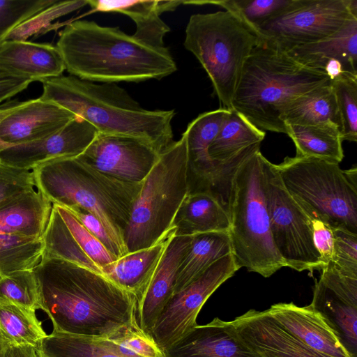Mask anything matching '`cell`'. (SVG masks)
Masks as SVG:
<instances>
[{
	"label": "cell",
	"mask_w": 357,
	"mask_h": 357,
	"mask_svg": "<svg viewBox=\"0 0 357 357\" xmlns=\"http://www.w3.org/2000/svg\"><path fill=\"white\" fill-rule=\"evenodd\" d=\"M33 271L40 309L51 319L53 331L112 338L140 328L137 298L102 274L45 256Z\"/></svg>",
	"instance_id": "obj_1"
},
{
	"label": "cell",
	"mask_w": 357,
	"mask_h": 357,
	"mask_svg": "<svg viewBox=\"0 0 357 357\" xmlns=\"http://www.w3.org/2000/svg\"><path fill=\"white\" fill-rule=\"evenodd\" d=\"M56 46L70 75L93 82L160 79L177 69L165 46L146 45L118 27L93 21L67 24Z\"/></svg>",
	"instance_id": "obj_2"
},
{
	"label": "cell",
	"mask_w": 357,
	"mask_h": 357,
	"mask_svg": "<svg viewBox=\"0 0 357 357\" xmlns=\"http://www.w3.org/2000/svg\"><path fill=\"white\" fill-rule=\"evenodd\" d=\"M40 82L41 99L86 121L98 133L136 137L160 153L174 142V110L146 109L115 83L96 84L73 75Z\"/></svg>",
	"instance_id": "obj_3"
},
{
	"label": "cell",
	"mask_w": 357,
	"mask_h": 357,
	"mask_svg": "<svg viewBox=\"0 0 357 357\" xmlns=\"http://www.w3.org/2000/svg\"><path fill=\"white\" fill-rule=\"evenodd\" d=\"M36 188L52 204L95 215L126 255L123 235L141 184L101 173L76 157L47 161L32 170Z\"/></svg>",
	"instance_id": "obj_4"
},
{
	"label": "cell",
	"mask_w": 357,
	"mask_h": 357,
	"mask_svg": "<svg viewBox=\"0 0 357 357\" xmlns=\"http://www.w3.org/2000/svg\"><path fill=\"white\" fill-rule=\"evenodd\" d=\"M329 82L324 73L299 63L261 40L245 62L231 109L261 130L286 134L280 118L284 105Z\"/></svg>",
	"instance_id": "obj_5"
},
{
	"label": "cell",
	"mask_w": 357,
	"mask_h": 357,
	"mask_svg": "<svg viewBox=\"0 0 357 357\" xmlns=\"http://www.w3.org/2000/svg\"><path fill=\"white\" fill-rule=\"evenodd\" d=\"M260 149L246 158L233 180L229 231L238 268L268 278L286 266L271 234L266 201V162Z\"/></svg>",
	"instance_id": "obj_6"
},
{
	"label": "cell",
	"mask_w": 357,
	"mask_h": 357,
	"mask_svg": "<svg viewBox=\"0 0 357 357\" xmlns=\"http://www.w3.org/2000/svg\"><path fill=\"white\" fill-rule=\"evenodd\" d=\"M188 193V161L182 135L160 153L142 182L123 235L128 253L151 247L167 234Z\"/></svg>",
	"instance_id": "obj_7"
},
{
	"label": "cell",
	"mask_w": 357,
	"mask_h": 357,
	"mask_svg": "<svg viewBox=\"0 0 357 357\" xmlns=\"http://www.w3.org/2000/svg\"><path fill=\"white\" fill-rule=\"evenodd\" d=\"M260 40L255 31L229 10L190 16L184 46L208 74L224 109H231L245 62Z\"/></svg>",
	"instance_id": "obj_8"
},
{
	"label": "cell",
	"mask_w": 357,
	"mask_h": 357,
	"mask_svg": "<svg viewBox=\"0 0 357 357\" xmlns=\"http://www.w3.org/2000/svg\"><path fill=\"white\" fill-rule=\"evenodd\" d=\"M275 167L294 200L324 215L333 228L357 234V183L339 164L312 157H286Z\"/></svg>",
	"instance_id": "obj_9"
},
{
	"label": "cell",
	"mask_w": 357,
	"mask_h": 357,
	"mask_svg": "<svg viewBox=\"0 0 357 357\" xmlns=\"http://www.w3.org/2000/svg\"><path fill=\"white\" fill-rule=\"evenodd\" d=\"M266 201L273 244L285 266L297 271L321 270L309 220L285 189L275 167L266 162Z\"/></svg>",
	"instance_id": "obj_10"
},
{
	"label": "cell",
	"mask_w": 357,
	"mask_h": 357,
	"mask_svg": "<svg viewBox=\"0 0 357 357\" xmlns=\"http://www.w3.org/2000/svg\"><path fill=\"white\" fill-rule=\"evenodd\" d=\"M351 17L349 0H292L257 33L269 46L287 53L332 35Z\"/></svg>",
	"instance_id": "obj_11"
},
{
	"label": "cell",
	"mask_w": 357,
	"mask_h": 357,
	"mask_svg": "<svg viewBox=\"0 0 357 357\" xmlns=\"http://www.w3.org/2000/svg\"><path fill=\"white\" fill-rule=\"evenodd\" d=\"M238 269L232 254L227 255L172 296L159 315L151 336L162 351L198 325L197 317L205 302Z\"/></svg>",
	"instance_id": "obj_12"
},
{
	"label": "cell",
	"mask_w": 357,
	"mask_h": 357,
	"mask_svg": "<svg viewBox=\"0 0 357 357\" xmlns=\"http://www.w3.org/2000/svg\"><path fill=\"white\" fill-rule=\"evenodd\" d=\"M229 109L220 108L199 114L182 135L188 161L189 193L213 196L229 214L232 181L218 162L211 160L208 148L218 135Z\"/></svg>",
	"instance_id": "obj_13"
},
{
	"label": "cell",
	"mask_w": 357,
	"mask_h": 357,
	"mask_svg": "<svg viewBox=\"0 0 357 357\" xmlns=\"http://www.w3.org/2000/svg\"><path fill=\"white\" fill-rule=\"evenodd\" d=\"M160 153L151 144L136 137L98 133L76 158L109 176L139 183L153 167Z\"/></svg>",
	"instance_id": "obj_14"
},
{
	"label": "cell",
	"mask_w": 357,
	"mask_h": 357,
	"mask_svg": "<svg viewBox=\"0 0 357 357\" xmlns=\"http://www.w3.org/2000/svg\"><path fill=\"white\" fill-rule=\"evenodd\" d=\"M324 319L351 357H357V279L326 265L310 304Z\"/></svg>",
	"instance_id": "obj_15"
},
{
	"label": "cell",
	"mask_w": 357,
	"mask_h": 357,
	"mask_svg": "<svg viewBox=\"0 0 357 357\" xmlns=\"http://www.w3.org/2000/svg\"><path fill=\"white\" fill-rule=\"evenodd\" d=\"M77 117L40 98L0 104V151L43 139Z\"/></svg>",
	"instance_id": "obj_16"
},
{
	"label": "cell",
	"mask_w": 357,
	"mask_h": 357,
	"mask_svg": "<svg viewBox=\"0 0 357 357\" xmlns=\"http://www.w3.org/2000/svg\"><path fill=\"white\" fill-rule=\"evenodd\" d=\"M98 134V130L91 123L77 116L59 130L43 139L0 151V163L31 171L50 160L79 156Z\"/></svg>",
	"instance_id": "obj_17"
},
{
	"label": "cell",
	"mask_w": 357,
	"mask_h": 357,
	"mask_svg": "<svg viewBox=\"0 0 357 357\" xmlns=\"http://www.w3.org/2000/svg\"><path fill=\"white\" fill-rule=\"evenodd\" d=\"M287 53L299 63L324 73L331 81L357 78V17H350L332 35Z\"/></svg>",
	"instance_id": "obj_18"
},
{
	"label": "cell",
	"mask_w": 357,
	"mask_h": 357,
	"mask_svg": "<svg viewBox=\"0 0 357 357\" xmlns=\"http://www.w3.org/2000/svg\"><path fill=\"white\" fill-rule=\"evenodd\" d=\"M228 323L238 337L262 357H326L293 337L266 310H250Z\"/></svg>",
	"instance_id": "obj_19"
},
{
	"label": "cell",
	"mask_w": 357,
	"mask_h": 357,
	"mask_svg": "<svg viewBox=\"0 0 357 357\" xmlns=\"http://www.w3.org/2000/svg\"><path fill=\"white\" fill-rule=\"evenodd\" d=\"M286 331L326 357H351L322 317L309 305L279 303L266 310Z\"/></svg>",
	"instance_id": "obj_20"
},
{
	"label": "cell",
	"mask_w": 357,
	"mask_h": 357,
	"mask_svg": "<svg viewBox=\"0 0 357 357\" xmlns=\"http://www.w3.org/2000/svg\"><path fill=\"white\" fill-rule=\"evenodd\" d=\"M190 240L191 236H175L174 234L139 303L138 324L142 331L150 337L159 315L174 294L178 272Z\"/></svg>",
	"instance_id": "obj_21"
},
{
	"label": "cell",
	"mask_w": 357,
	"mask_h": 357,
	"mask_svg": "<svg viewBox=\"0 0 357 357\" xmlns=\"http://www.w3.org/2000/svg\"><path fill=\"white\" fill-rule=\"evenodd\" d=\"M163 353L165 357H262L238 337L228 321L218 317L197 325Z\"/></svg>",
	"instance_id": "obj_22"
},
{
	"label": "cell",
	"mask_w": 357,
	"mask_h": 357,
	"mask_svg": "<svg viewBox=\"0 0 357 357\" xmlns=\"http://www.w3.org/2000/svg\"><path fill=\"white\" fill-rule=\"evenodd\" d=\"M65 69L62 56L53 45L17 40L0 44V70L12 75L40 82L62 75Z\"/></svg>",
	"instance_id": "obj_23"
},
{
	"label": "cell",
	"mask_w": 357,
	"mask_h": 357,
	"mask_svg": "<svg viewBox=\"0 0 357 357\" xmlns=\"http://www.w3.org/2000/svg\"><path fill=\"white\" fill-rule=\"evenodd\" d=\"M175 229L151 247L128 252L101 268V273L119 287L132 294L138 305L144 296Z\"/></svg>",
	"instance_id": "obj_24"
},
{
	"label": "cell",
	"mask_w": 357,
	"mask_h": 357,
	"mask_svg": "<svg viewBox=\"0 0 357 357\" xmlns=\"http://www.w3.org/2000/svg\"><path fill=\"white\" fill-rule=\"evenodd\" d=\"M182 3L183 1L87 0V4L96 11L119 13L130 17L136 24V31L132 36L156 47H165L163 38L170 31L160 15L174 10Z\"/></svg>",
	"instance_id": "obj_25"
},
{
	"label": "cell",
	"mask_w": 357,
	"mask_h": 357,
	"mask_svg": "<svg viewBox=\"0 0 357 357\" xmlns=\"http://www.w3.org/2000/svg\"><path fill=\"white\" fill-rule=\"evenodd\" d=\"M53 204L36 187L0 206V234L43 236Z\"/></svg>",
	"instance_id": "obj_26"
},
{
	"label": "cell",
	"mask_w": 357,
	"mask_h": 357,
	"mask_svg": "<svg viewBox=\"0 0 357 357\" xmlns=\"http://www.w3.org/2000/svg\"><path fill=\"white\" fill-rule=\"evenodd\" d=\"M284 124L301 126L342 124L335 93L331 81L289 101L280 116Z\"/></svg>",
	"instance_id": "obj_27"
},
{
	"label": "cell",
	"mask_w": 357,
	"mask_h": 357,
	"mask_svg": "<svg viewBox=\"0 0 357 357\" xmlns=\"http://www.w3.org/2000/svg\"><path fill=\"white\" fill-rule=\"evenodd\" d=\"M172 227L175 229V236H192L212 231L229 232L230 218L211 195L190 192L180 206Z\"/></svg>",
	"instance_id": "obj_28"
},
{
	"label": "cell",
	"mask_w": 357,
	"mask_h": 357,
	"mask_svg": "<svg viewBox=\"0 0 357 357\" xmlns=\"http://www.w3.org/2000/svg\"><path fill=\"white\" fill-rule=\"evenodd\" d=\"M229 254H231V245L228 231L192 235L189 248L178 272L174 294L199 277L216 261Z\"/></svg>",
	"instance_id": "obj_29"
},
{
	"label": "cell",
	"mask_w": 357,
	"mask_h": 357,
	"mask_svg": "<svg viewBox=\"0 0 357 357\" xmlns=\"http://www.w3.org/2000/svg\"><path fill=\"white\" fill-rule=\"evenodd\" d=\"M38 357H128L113 338L53 331L36 348Z\"/></svg>",
	"instance_id": "obj_30"
},
{
	"label": "cell",
	"mask_w": 357,
	"mask_h": 357,
	"mask_svg": "<svg viewBox=\"0 0 357 357\" xmlns=\"http://www.w3.org/2000/svg\"><path fill=\"white\" fill-rule=\"evenodd\" d=\"M296 156L312 157L339 164L343 159L342 133L337 127L284 124Z\"/></svg>",
	"instance_id": "obj_31"
},
{
	"label": "cell",
	"mask_w": 357,
	"mask_h": 357,
	"mask_svg": "<svg viewBox=\"0 0 357 357\" xmlns=\"http://www.w3.org/2000/svg\"><path fill=\"white\" fill-rule=\"evenodd\" d=\"M264 137V131L256 128L238 112L229 109L209 146L208 154L215 162L226 161L245 148L261 144Z\"/></svg>",
	"instance_id": "obj_32"
},
{
	"label": "cell",
	"mask_w": 357,
	"mask_h": 357,
	"mask_svg": "<svg viewBox=\"0 0 357 357\" xmlns=\"http://www.w3.org/2000/svg\"><path fill=\"white\" fill-rule=\"evenodd\" d=\"M47 335L36 310L0 301V336L8 344L36 348Z\"/></svg>",
	"instance_id": "obj_33"
},
{
	"label": "cell",
	"mask_w": 357,
	"mask_h": 357,
	"mask_svg": "<svg viewBox=\"0 0 357 357\" xmlns=\"http://www.w3.org/2000/svg\"><path fill=\"white\" fill-rule=\"evenodd\" d=\"M42 238L43 256L63 259L102 274L99 267L80 248L54 205Z\"/></svg>",
	"instance_id": "obj_34"
},
{
	"label": "cell",
	"mask_w": 357,
	"mask_h": 357,
	"mask_svg": "<svg viewBox=\"0 0 357 357\" xmlns=\"http://www.w3.org/2000/svg\"><path fill=\"white\" fill-rule=\"evenodd\" d=\"M43 252L42 237L0 234V280L15 271L33 270Z\"/></svg>",
	"instance_id": "obj_35"
},
{
	"label": "cell",
	"mask_w": 357,
	"mask_h": 357,
	"mask_svg": "<svg viewBox=\"0 0 357 357\" xmlns=\"http://www.w3.org/2000/svg\"><path fill=\"white\" fill-rule=\"evenodd\" d=\"M292 0H222L193 1L212 3L236 14L257 35V29L286 8ZM259 36V35H258Z\"/></svg>",
	"instance_id": "obj_36"
},
{
	"label": "cell",
	"mask_w": 357,
	"mask_h": 357,
	"mask_svg": "<svg viewBox=\"0 0 357 357\" xmlns=\"http://www.w3.org/2000/svg\"><path fill=\"white\" fill-rule=\"evenodd\" d=\"M0 301L34 310L40 309L38 285L33 270L15 271L1 278Z\"/></svg>",
	"instance_id": "obj_37"
},
{
	"label": "cell",
	"mask_w": 357,
	"mask_h": 357,
	"mask_svg": "<svg viewBox=\"0 0 357 357\" xmlns=\"http://www.w3.org/2000/svg\"><path fill=\"white\" fill-rule=\"evenodd\" d=\"M342 124V139L357 141V78L331 81Z\"/></svg>",
	"instance_id": "obj_38"
},
{
	"label": "cell",
	"mask_w": 357,
	"mask_h": 357,
	"mask_svg": "<svg viewBox=\"0 0 357 357\" xmlns=\"http://www.w3.org/2000/svg\"><path fill=\"white\" fill-rule=\"evenodd\" d=\"M53 205L80 248L100 269L114 262L118 259L89 231L67 208L61 206Z\"/></svg>",
	"instance_id": "obj_39"
},
{
	"label": "cell",
	"mask_w": 357,
	"mask_h": 357,
	"mask_svg": "<svg viewBox=\"0 0 357 357\" xmlns=\"http://www.w3.org/2000/svg\"><path fill=\"white\" fill-rule=\"evenodd\" d=\"M57 0H0V44L19 25Z\"/></svg>",
	"instance_id": "obj_40"
},
{
	"label": "cell",
	"mask_w": 357,
	"mask_h": 357,
	"mask_svg": "<svg viewBox=\"0 0 357 357\" xmlns=\"http://www.w3.org/2000/svg\"><path fill=\"white\" fill-rule=\"evenodd\" d=\"M333 231V255L328 264L341 275L357 279V234L342 227Z\"/></svg>",
	"instance_id": "obj_41"
},
{
	"label": "cell",
	"mask_w": 357,
	"mask_h": 357,
	"mask_svg": "<svg viewBox=\"0 0 357 357\" xmlns=\"http://www.w3.org/2000/svg\"><path fill=\"white\" fill-rule=\"evenodd\" d=\"M296 202L309 220L314 245L326 266L331 260L333 255L334 241L333 227L324 215L305 204Z\"/></svg>",
	"instance_id": "obj_42"
},
{
	"label": "cell",
	"mask_w": 357,
	"mask_h": 357,
	"mask_svg": "<svg viewBox=\"0 0 357 357\" xmlns=\"http://www.w3.org/2000/svg\"><path fill=\"white\" fill-rule=\"evenodd\" d=\"M35 187L32 171L15 169L0 163V206Z\"/></svg>",
	"instance_id": "obj_43"
},
{
	"label": "cell",
	"mask_w": 357,
	"mask_h": 357,
	"mask_svg": "<svg viewBox=\"0 0 357 357\" xmlns=\"http://www.w3.org/2000/svg\"><path fill=\"white\" fill-rule=\"evenodd\" d=\"M65 208L114 256L119 258L126 255L115 243L100 220L95 215L79 206Z\"/></svg>",
	"instance_id": "obj_44"
},
{
	"label": "cell",
	"mask_w": 357,
	"mask_h": 357,
	"mask_svg": "<svg viewBox=\"0 0 357 357\" xmlns=\"http://www.w3.org/2000/svg\"><path fill=\"white\" fill-rule=\"evenodd\" d=\"M31 82L0 70V102L22 91Z\"/></svg>",
	"instance_id": "obj_45"
},
{
	"label": "cell",
	"mask_w": 357,
	"mask_h": 357,
	"mask_svg": "<svg viewBox=\"0 0 357 357\" xmlns=\"http://www.w3.org/2000/svg\"><path fill=\"white\" fill-rule=\"evenodd\" d=\"M3 357H38L35 347L29 345L8 344Z\"/></svg>",
	"instance_id": "obj_46"
},
{
	"label": "cell",
	"mask_w": 357,
	"mask_h": 357,
	"mask_svg": "<svg viewBox=\"0 0 357 357\" xmlns=\"http://www.w3.org/2000/svg\"><path fill=\"white\" fill-rule=\"evenodd\" d=\"M8 346V344L0 336V357L3 356L4 351Z\"/></svg>",
	"instance_id": "obj_47"
}]
</instances>
